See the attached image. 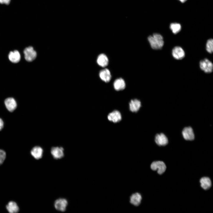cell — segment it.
<instances>
[{
    "mask_svg": "<svg viewBox=\"0 0 213 213\" xmlns=\"http://www.w3.org/2000/svg\"><path fill=\"white\" fill-rule=\"evenodd\" d=\"M199 65L201 69L205 73H210L212 71L213 64L211 62L207 59L201 61Z\"/></svg>",
    "mask_w": 213,
    "mask_h": 213,
    "instance_id": "obj_6",
    "label": "cell"
},
{
    "mask_svg": "<svg viewBox=\"0 0 213 213\" xmlns=\"http://www.w3.org/2000/svg\"><path fill=\"white\" fill-rule=\"evenodd\" d=\"M97 62L99 66L102 67H105L108 64L109 59L107 56L105 54H101L98 57Z\"/></svg>",
    "mask_w": 213,
    "mask_h": 213,
    "instance_id": "obj_15",
    "label": "cell"
},
{
    "mask_svg": "<svg viewBox=\"0 0 213 213\" xmlns=\"http://www.w3.org/2000/svg\"><path fill=\"white\" fill-rule=\"evenodd\" d=\"M99 76L100 79L106 83L109 82L111 78L110 72L107 68L101 70L99 73Z\"/></svg>",
    "mask_w": 213,
    "mask_h": 213,
    "instance_id": "obj_12",
    "label": "cell"
},
{
    "mask_svg": "<svg viewBox=\"0 0 213 213\" xmlns=\"http://www.w3.org/2000/svg\"><path fill=\"white\" fill-rule=\"evenodd\" d=\"M206 51L209 53H212L213 51V40L212 39H208L206 44Z\"/></svg>",
    "mask_w": 213,
    "mask_h": 213,
    "instance_id": "obj_22",
    "label": "cell"
},
{
    "mask_svg": "<svg viewBox=\"0 0 213 213\" xmlns=\"http://www.w3.org/2000/svg\"><path fill=\"white\" fill-rule=\"evenodd\" d=\"M6 153L3 150L0 149V165L2 164L6 158Z\"/></svg>",
    "mask_w": 213,
    "mask_h": 213,
    "instance_id": "obj_23",
    "label": "cell"
},
{
    "mask_svg": "<svg viewBox=\"0 0 213 213\" xmlns=\"http://www.w3.org/2000/svg\"><path fill=\"white\" fill-rule=\"evenodd\" d=\"M172 55L175 59L180 60L183 59L185 57V52L181 47L176 46L173 49Z\"/></svg>",
    "mask_w": 213,
    "mask_h": 213,
    "instance_id": "obj_9",
    "label": "cell"
},
{
    "mask_svg": "<svg viewBox=\"0 0 213 213\" xmlns=\"http://www.w3.org/2000/svg\"><path fill=\"white\" fill-rule=\"evenodd\" d=\"M10 61L14 63L18 62L20 59V55L18 51L14 50L10 52L8 55Z\"/></svg>",
    "mask_w": 213,
    "mask_h": 213,
    "instance_id": "obj_19",
    "label": "cell"
},
{
    "mask_svg": "<svg viewBox=\"0 0 213 213\" xmlns=\"http://www.w3.org/2000/svg\"><path fill=\"white\" fill-rule=\"evenodd\" d=\"M142 199L141 195L138 193L133 194L130 197V202L132 205L137 206L141 204Z\"/></svg>",
    "mask_w": 213,
    "mask_h": 213,
    "instance_id": "obj_14",
    "label": "cell"
},
{
    "mask_svg": "<svg viewBox=\"0 0 213 213\" xmlns=\"http://www.w3.org/2000/svg\"><path fill=\"white\" fill-rule=\"evenodd\" d=\"M150 167L154 171H157V173L161 175L165 171L166 166L165 164L162 161H156L153 162L151 164Z\"/></svg>",
    "mask_w": 213,
    "mask_h": 213,
    "instance_id": "obj_4",
    "label": "cell"
},
{
    "mask_svg": "<svg viewBox=\"0 0 213 213\" xmlns=\"http://www.w3.org/2000/svg\"><path fill=\"white\" fill-rule=\"evenodd\" d=\"M50 153L53 158L56 159H61L64 156V149L62 146L51 147Z\"/></svg>",
    "mask_w": 213,
    "mask_h": 213,
    "instance_id": "obj_5",
    "label": "cell"
},
{
    "mask_svg": "<svg viewBox=\"0 0 213 213\" xmlns=\"http://www.w3.org/2000/svg\"><path fill=\"white\" fill-rule=\"evenodd\" d=\"M24 53L25 59L28 62L32 61L36 57V52L32 46L26 48L24 50Z\"/></svg>",
    "mask_w": 213,
    "mask_h": 213,
    "instance_id": "obj_7",
    "label": "cell"
},
{
    "mask_svg": "<svg viewBox=\"0 0 213 213\" xmlns=\"http://www.w3.org/2000/svg\"><path fill=\"white\" fill-rule=\"evenodd\" d=\"M107 118L109 121L116 123L120 121L122 117L121 114L119 111L114 110L109 114Z\"/></svg>",
    "mask_w": 213,
    "mask_h": 213,
    "instance_id": "obj_13",
    "label": "cell"
},
{
    "mask_svg": "<svg viewBox=\"0 0 213 213\" xmlns=\"http://www.w3.org/2000/svg\"><path fill=\"white\" fill-rule=\"evenodd\" d=\"M182 135L186 140L191 141L194 138V135L192 128L190 127L184 128L182 131Z\"/></svg>",
    "mask_w": 213,
    "mask_h": 213,
    "instance_id": "obj_10",
    "label": "cell"
},
{
    "mask_svg": "<svg viewBox=\"0 0 213 213\" xmlns=\"http://www.w3.org/2000/svg\"><path fill=\"white\" fill-rule=\"evenodd\" d=\"M201 186L204 190H206L209 189L212 185L211 181L210 179L207 177L202 178L200 180Z\"/></svg>",
    "mask_w": 213,
    "mask_h": 213,
    "instance_id": "obj_20",
    "label": "cell"
},
{
    "mask_svg": "<svg viewBox=\"0 0 213 213\" xmlns=\"http://www.w3.org/2000/svg\"><path fill=\"white\" fill-rule=\"evenodd\" d=\"M156 143L159 146H164L168 143V140L164 134L161 133L157 134L155 137Z\"/></svg>",
    "mask_w": 213,
    "mask_h": 213,
    "instance_id": "obj_11",
    "label": "cell"
},
{
    "mask_svg": "<svg viewBox=\"0 0 213 213\" xmlns=\"http://www.w3.org/2000/svg\"><path fill=\"white\" fill-rule=\"evenodd\" d=\"M170 28L172 32L176 34L179 32L181 28V26L180 24L178 23H172L170 25Z\"/></svg>",
    "mask_w": 213,
    "mask_h": 213,
    "instance_id": "obj_21",
    "label": "cell"
},
{
    "mask_svg": "<svg viewBox=\"0 0 213 213\" xmlns=\"http://www.w3.org/2000/svg\"><path fill=\"white\" fill-rule=\"evenodd\" d=\"M4 126V122L2 119L0 117V131L2 130Z\"/></svg>",
    "mask_w": 213,
    "mask_h": 213,
    "instance_id": "obj_25",
    "label": "cell"
},
{
    "mask_svg": "<svg viewBox=\"0 0 213 213\" xmlns=\"http://www.w3.org/2000/svg\"><path fill=\"white\" fill-rule=\"evenodd\" d=\"M113 86L114 89L116 91L123 90L125 87L126 84L124 79L121 78L116 79L114 82Z\"/></svg>",
    "mask_w": 213,
    "mask_h": 213,
    "instance_id": "obj_16",
    "label": "cell"
},
{
    "mask_svg": "<svg viewBox=\"0 0 213 213\" xmlns=\"http://www.w3.org/2000/svg\"><path fill=\"white\" fill-rule=\"evenodd\" d=\"M11 0H0V4L6 5H9Z\"/></svg>",
    "mask_w": 213,
    "mask_h": 213,
    "instance_id": "obj_24",
    "label": "cell"
},
{
    "mask_svg": "<svg viewBox=\"0 0 213 213\" xmlns=\"http://www.w3.org/2000/svg\"><path fill=\"white\" fill-rule=\"evenodd\" d=\"M68 204L67 200L64 198H59L56 199L54 202V205L55 209L57 211L65 212Z\"/></svg>",
    "mask_w": 213,
    "mask_h": 213,
    "instance_id": "obj_3",
    "label": "cell"
},
{
    "mask_svg": "<svg viewBox=\"0 0 213 213\" xmlns=\"http://www.w3.org/2000/svg\"><path fill=\"white\" fill-rule=\"evenodd\" d=\"M4 102L6 109L9 112H13L17 107V102L13 97L7 98L5 99Z\"/></svg>",
    "mask_w": 213,
    "mask_h": 213,
    "instance_id": "obj_2",
    "label": "cell"
},
{
    "mask_svg": "<svg viewBox=\"0 0 213 213\" xmlns=\"http://www.w3.org/2000/svg\"><path fill=\"white\" fill-rule=\"evenodd\" d=\"M148 41L151 47L155 50L161 49L164 44L162 36L160 34L154 33L148 38Z\"/></svg>",
    "mask_w": 213,
    "mask_h": 213,
    "instance_id": "obj_1",
    "label": "cell"
},
{
    "mask_svg": "<svg viewBox=\"0 0 213 213\" xmlns=\"http://www.w3.org/2000/svg\"><path fill=\"white\" fill-rule=\"evenodd\" d=\"M6 208L10 213H16L19 210V207L17 203L13 201L8 202L6 206Z\"/></svg>",
    "mask_w": 213,
    "mask_h": 213,
    "instance_id": "obj_17",
    "label": "cell"
},
{
    "mask_svg": "<svg viewBox=\"0 0 213 213\" xmlns=\"http://www.w3.org/2000/svg\"><path fill=\"white\" fill-rule=\"evenodd\" d=\"M179 0L181 2L183 3V2H185L187 0Z\"/></svg>",
    "mask_w": 213,
    "mask_h": 213,
    "instance_id": "obj_26",
    "label": "cell"
},
{
    "mask_svg": "<svg viewBox=\"0 0 213 213\" xmlns=\"http://www.w3.org/2000/svg\"><path fill=\"white\" fill-rule=\"evenodd\" d=\"M43 150L40 146H36L32 149L30 151L31 155L36 159H41L43 156Z\"/></svg>",
    "mask_w": 213,
    "mask_h": 213,
    "instance_id": "obj_8",
    "label": "cell"
},
{
    "mask_svg": "<svg viewBox=\"0 0 213 213\" xmlns=\"http://www.w3.org/2000/svg\"><path fill=\"white\" fill-rule=\"evenodd\" d=\"M141 106L140 101L137 99L132 100L129 103V108L130 110L133 112H137L140 109Z\"/></svg>",
    "mask_w": 213,
    "mask_h": 213,
    "instance_id": "obj_18",
    "label": "cell"
}]
</instances>
